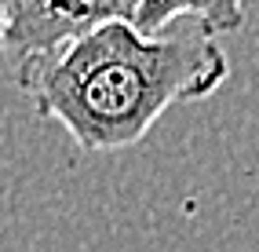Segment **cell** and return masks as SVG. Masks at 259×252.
Here are the masks:
<instances>
[{"instance_id":"obj_3","label":"cell","mask_w":259,"mask_h":252,"mask_svg":"<svg viewBox=\"0 0 259 252\" xmlns=\"http://www.w3.org/2000/svg\"><path fill=\"white\" fill-rule=\"evenodd\" d=\"M208 4L212 0H139V4H135V15H132V26L143 29V33H164L171 22L186 19V15L204 19Z\"/></svg>"},{"instance_id":"obj_2","label":"cell","mask_w":259,"mask_h":252,"mask_svg":"<svg viewBox=\"0 0 259 252\" xmlns=\"http://www.w3.org/2000/svg\"><path fill=\"white\" fill-rule=\"evenodd\" d=\"M135 4L139 0H4L8 52L22 59L84 37L102 22H132Z\"/></svg>"},{"instance_id":"obj_6","label":"cell","mask_w":259,"mask_h":252,"mask_svg":"<svg viewBox=\"0 0 259 252\" xmlns=\"http://www.w3.org/2000/svg\"><path fill=\"white\" fill-rule=\"evenodd\" d=\"M0 8H4V0H0Z\"/></svg>"},{"instance_id":"obj_5","label":"cell","mask_w":259,"mask_h":252,"mask_svg":"<svg viewBox=\"0 0 259 252\" xmlns=\"http://www.w3.org/2000/svg\"><path fill=\"white\" fill-rule=\"evenodd\" d=\"M8 52V15H4V8H0V55Z\"/></svg>"},{"instance_id":"obj_1","label":"cell","mask_w":259,"mask_h":252,"mask_svg":"<svg viewBox=\"0 0 259 252\" xmlns=\"http://www.w3.org/2000/svg\"><path fill=\"white\" fill-rule=\"evenodd\" d=\"M19 88L88 154L128 150L171 106L201 103L230 77V59L204 29L143 33L102 22L51 52L19 59Z\"/></svg>"},{"instance_id":"obj_4","label":"cell","mask_w":259,"mask_h":252,"mask_svg":"<svg viewBox=\"0 0 259 252\" xmlns=\"http://www.w3.org/2000/svg\"><path fill=\"white\" fill-rule=\"evenodd\" d=\"M245 8H248V0H212L201 19V29L212 33V37L215 33H234L245 26Z\"/></svg>"}]
</instances>
